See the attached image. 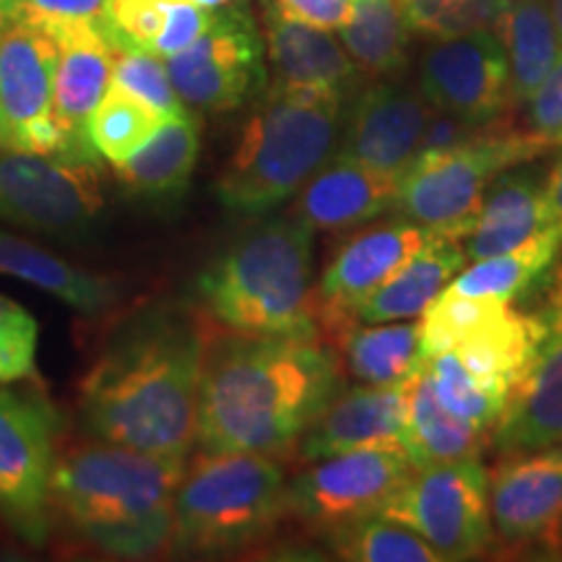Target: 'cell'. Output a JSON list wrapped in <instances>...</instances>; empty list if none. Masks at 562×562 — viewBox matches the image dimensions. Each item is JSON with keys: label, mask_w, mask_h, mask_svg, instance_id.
I'll use <instances>...</instances> for the list:
<instances>
[{"label": "cell", "mask_w": 562, "mask_h": 562, "mask_svg": "<svg viewBox=\"0 0 562 562\" xmlns=\"http://www.w3.org/2000/svg\"><path fill=\"white\" fill-rule=\"evenodd\" d=\"M560 248L562 240L558 232L547 229L544 235L533 237L521 248L503 252V256L482 258L469 269H461L448 284V290L469 294V297H495L513 302L521 297L524 292H529L552 269Z\"/></svg>", "instance_id": "32"}, {"label": "cell", "mask_w": 562, "mask_h": 562, "mask_svg": "<svg viewBox=\"0 0 562 562\" xmlns=\"http://www.w3.org/2000/svg\"><path fill=\"white\" fill-rule=\"evenodd\" d=\"M104 34H108L112 55V87L136 97L159 117L182 115V112L191 110L186 108V102L175 91L170 70H167V63L159 55L133 45L131 40L112 30V24L104 26Z\"/></svg>", "instance_id": "34"}, {"label": "cell", "mask_w": 562, "mask_h": 562, "mask_svg": "<svg viewBox=\"0 0 562 562\" xmlns=\"http://www.w3.org/2000/svg\"><path fill=\"white\" fill-rule=\"evenodd\" d=\"M55 456L47 406L0 385V513L30 544L47 539Z\"/></svg>", "instance_id": "13"}, {"label": "cell", "mask_w": 562, "mask_h": 562, "mask_svg": "<svg viewBox=\"0 0 562 562\" xmlns=\"http://www.w3.org/2000/svg\"><path fill=\"white\" fill-rule=\"evenodd\" d=\"M40 328L19 302L0 294V385L30 378L37 364Z\"/></svg>", "instance_id": "39"}, {"label": "cell", "mask_w": 562, "mask_h": 562, "mask_svg": "<svg viewBox=\"0 0 562 562\" xmlns=\"http://www.w3.org/2000/svg\"><path fill=\"white\" fill-rule=\"evenodd\" d=\"M544 313L547 315H558V318H562V269H558V273L552 277L550 292H547Z\"/></svg>", "instance_id": "43"}, {"label": "cell", "mask_w": 562, "mask_h": 562, "mask_svg": "<svg viewBox=\"0 0 562 562\" xmlns=\"http://www.w3.org/2000/svg\"><path fill=\"white\" fill-rule=\"evenodd\" d=\"M186 459L154 456L100 438L55 456L50 508L76 537L112 558L138 560L165 550L175 490Z\"/></svg>", "instance_id": "3"}, {"label": "cell", "mask_w": 562, "mask_h": 562, "mask_svg": "<svg viewBox=\"0 0 562 562\" xmlns=\"http://www.w3.org/2000/svg\"><path fill=\"white\" fill-rule=\"evenodd\" d=\"M381 516L425 539L442 562L482 558L495 544L490 474L480 459L414 467Z\"/></svg>", "instance_id": "8"}, {"label": "cell", "mask_w": 562, "mask_h": 562, "mask_svg": "<svg viewBox=\"0 0 562 562\" xmlns=\"http://www.w3.org/2000/svg\"><path fill=\"white\" fill-rule=\"evenodd\" d=\"M430 115L422 91L393 81L370 83L349 100L334 154L402 180L417 159Z\"/></svg>", "instance_id": "17"}, {"label": "cell", "mask_w": 562, "mask_h": 562, "mask_svg": "<svg viewBox=\"0 0 562 562\" xmlns=\"http://www.w3.org/2000/svg\"><path fill=\"white\" fill-rule=\"evenodd\" d=\"M203 315L154 307L108 344L79 391L91 438L186 459L195 446Z\"/></svg>", "instance_id": "2"}, {"label": "cell", "mask_w": 562, "mask_h": 562, "mask_svg": "<svg viewBox=\"0 0 562 562\" xmlns=\"http://www.w3.org/2000/svg\"><path fill=\"white\" fill-rule=\"evenodd\" d=\"M175 91L195 112H229L269 87L261 26L245 3L224 5L191 47L167 58Z\"/></svg>", "instance_id": "10"}, {"label": "cell", "mask_w": 562, "mask_h": 562, "mask_svg": "<svg viewBox=\"0 0 562 562\" xmlns=\"http://www.w3.org/2000/svg\"><path fill=\"white\" fill-rule=\"evenodd\" d=\"M495 34L508 55L516 104H529L562 55L550 3L547 0H508L497 19Z\"/></svg>", "instance_id": "28"}, {"label": "cell", "mask_w": 562, "mask_h": 562, "mask_svg": "<svg viewBox=\"0 0 562 562\" xmlns=\"http://www.w3.org/2000/svg\"><path fill=\"white\" fill-rule=\"evenodd\" d=\"M533 136L542 138L550 149L562 144V55L554 63L542 87L529 100V123Z\"/></svg>", "instance_id": "40"}, {"label": "cell", "mask_w": 562, "mask_h": 562, "mask_svg": "<svg viewBox=\"0 0 562 562\" xmlns=\"http://www.w3.org/2000/svg\"><path fill=\"white\" fill-rule=\"evenodd\" d=\"M102 206L100 161L0 149V220L45 235H83Z\"/></svg>", "instance_id": "11"}, {"label": "cell", "mask_w": 562, "mask_h": 562, "mask_svg": "<svg viewBox=\"0 0 562 562\" xmlns=\"http://www.w3.org/2000/svg\"><path fill=\"white\" fill-rule=\"evenodd\" d=\"M201 305L240 334H321L315 321L313 229L294 216L261 222L199 277Z\"/></svg>", "instance_id": "4"}, {"label": "cell", "mask_w": 562, "mask_h": 562, "mask_svg": "<svg viewBox=\"0 0 562 562\" xmlns=\"http://www.w3.org/2000/svg\"><path fill=\"white\" fill-rule=\"evenodd\" d=\"M328 542L336 558L351 562H442L425 539L381 513L341 526Z\"/></svg>", "instance_id": "33"}, {"label": "cell", "mask_w": 562, "mask_h": 562, "mask_svg": "<svg viewBox=\"0 0 562 562\" xmlns=\"http://www.w3.org/2000/svg\"><path fill=\"white\" fill-rule=\"evenodd\" d=\"M347 102L266 87L245 121L214 193L237 216H263L294 199L334 157Z\"/></svg>", "instance_id": "5"}, {"label": "cell", "mask_w": 562, "mask_h": 562, "mask_svg": "<svg viewBox=\"0 0 562 562\" xmlns=\"http://www.w3.org/2000/svg\"><path fill=\"white\" fill-rule=\"evenodd\" d=\"M58 45L53 81V117L58 128V151L70 159L97 157L89 138L91 112L112 87V55L104 26H66L47 32Z\"/></svg>", "instance_id": "19"}, {"label": "cell", "mask_w": 562, "mask_h": 562, "mask_svg": "<svg viewBox=\"0 0 562 562\" xmlns=\"http://www.w3.org/2000/svg\"><path fill=\"white\" fill-rule=\"evenodd\" d=\"M406 451L357 448L311 461L286 480V518L311 533H334L341 526L375 516L412 474Z\"/></svg>", "instance_id": "9"}, {"label": "cell", "mask_w": 562, "mask_h": 562, "mask_svg": "<svg viewBox=\"0 0 562 562\" xmlns=\"http://www.w3.org/2000/svg\"><path fill=\"white\" fill-rule=\"evenodd\" d=\"M495 539L508 550H562V446L505 453L490 476Z\"/></svg>", "instance_id": "16"}, {"label": "cell", "mask_w": 562, "mask_h": 562, "mask_svg": "<svg viewBox=\"0 0 562 562\" xmlns=\"http://www.w3.org/2000/svg\"><path fill=\"white\" fill-rule=\"evenodd\" d=\"M398 178L334 157L294 195L292 214L313 232H347L393 211Z\"/></svg>", "instance_id": "22"}, {"label": "cell", "mask_w": 562, "mask_h": 562, "mask_svg": "<svg viewBox=\"0 0 562 562\" xmlns=\"http://www.w3.org/2000/svg\"><path fill=\"white\" fill-rule=\"evenodd\" d=\"M425 372L430 375L435 396L456 417L474 422L484 430H495L508 396L482 383L472 370L459 360L456 351H438L425 357Z\"/></svg>", "instance_id": "35"}, {"label": "cell", "mask_w": 562, "mask_h": 562, "mask_svg": "<svg viewBox=\"0 0 562 562\" xmlns=\"http://www.w3.org/2000/svg\"><path fill=\"white\" fill-rule=\"evenodd\" d=\"M414 378V375H412ZM409 378V381H412ZM402 385H355L344 389L313 422L294 448L302 463L357 448L406 451V393Z\"/></svg>", "instance_id": "20"}, {"label": "cell", "mask_w": 562, "mask_h": 562, "mask_svg": "<svg viewBox=\"0 0 562 562\" xmlns=\"http://www.w3.org/2000/svg\"><path fill=\"white\" fill-rule=\"evenodd\" d=\"M195 5H203V9H211V11H220L224 5H232V3H240V0H191Z\"/></svg>", "instance_id": "44"}, {"label": "cell", "mask_w": 562, "mask_h": 562, "mask_svg": "<svg viewBox=\"0 0 562 562\" xmlns=\"http://www.w3.org/2000/svg\"><path fill=\"white\" fill-rule=\"evenodd\" d=\"M214 13L191 0H112L110 24L133 45L167 60L191 47Z\"/></svg>", "instance_id": "31"}, {"label": "cell", "mask_w": 562, "mask_h": 562, "mask_svg": "<svg viewBox=\"0 0 562 562\" xmlns=\"http://www.w3.org/2000/svg\"><path fill=\"white\" fill-rule=\"evenodd\" d=\"M341 391V360L321 334H240L203 318L201 451L284 459Z\"/></svg>", "instance_id": "1"}, {"label": "cell", "mask_w": 562, "mask_h": 562, "mask_svg": "<svg viewBox=\"0 0 562 562\" xmlns=\"http://www.w3.org/2000/svg\"><path fill=\"white\" fill-rule=\"evenodd\" d=\"M0 3H3V0H0ZM3 21H5V19H3V13H0V24H3Z\"/></svg>", "instance_id": "46"}, {"label": "cell", "mask_w": 562, "mask_h": 562, "mask_svg": "<svg viewBox=\"0 0 562 562\" xmlns=\"http://www.w3.org/2000/svg\"><path fill=\"white\" fill-rule=\"evenodd\" d=\"M544 151L550 146L529 128L513 125L510 117L490 123L451 149L417 154L398 180L393 211L402 220L463 240L492 182Z\"/></svg>", "instance_id": "7"}, {"label": "cell", "mask_w": 562, "mask_h": 562, "mask_svg": "<svg viewBox=\"0 0 562 562\" xmlns=\"http://www.w3.org/2000/svg\"><path fill=\"white\" fill-rule=\"evenodd\" d=\"M419 91L432 110L482 125L513 117L508 55L495 32L432 40L419 60Z\"/></svg>", "instance_id": "12"}, {"label": "cell", "mask_w": 562, "mask_h": 562, "mask_svg": "<svg viewBox=\"0 0 562 562\" xmlns=\"http://www.w3.org/2000/svg\"><path fill=\"white\" fill-rule=\"evenodd\" d=\"M550 11H552L554 26H558V34H560V42H562V0H550Z\"/></svg>", "instance_id": "45"}, {"label": "cell", "mask_w": 562, "mask_h": 562, "mask_svg": "<svg viewBox=\"0 0 562 562\" xmlns=\"http://www.w3.org/2000/svg\"><path fill=\"white\" fill-rule=\"evenodd\" d=\"M58 45L26 21L0 24V149L58 151L53 81Z\"/></svg>", "instance_id": "14"}, {"label": "cell", "mask_w": 562, "mask_h": 562, "mask_svg": "<svg viewBox=\"0 0 562 562\" xmlns=\"http://www.w3.org/2000/svg\"><path fill=\"white\" fill-rule=\"evenodd\" d=\"M412 34L402 0H355L339 40L364 76L383 79L406 68Z\"/></svg>", "instance_id": "30"}, {"label": "cell", "mask_w": 562, "mask_h": 562, "mask_svg": "<svg viewBox=\"0 0 562 562\" xmlns=\"http://www.w3.org/2000/svg\"><path fill=\"white\" fill-rule=\"evenodd\" d=\"M508 0H402L412 32L430 40L495 32Z\"/></svg>", "instance_id": "37"}, {"label": "cell", "mask_w": 562, "mask_h": 562, "mask_svg": "<svg viewBox=\"0 0 562 562\" xmlns=\"http://www.w3.org/2000/svg\"><path fill=\"white\" fill-rule=\"evenodd\" d=\"M0 277H16L40 286L74 311L94 315L115 305L117 290L110 279L76 269L40 245L0 232Z\"/></svg>", "instance_id": "29"}, {"label": "cell", "mask_w": 562, "mask_h": 562, "mask_svg": "<svg viewBox=\"0 0 562 562\" xmlns=\"http://www.w3.org/2000/svg\"><path fill=\"white\" fill-rule=\"evenodd\" d=\"M286 518L281 459L250 451H201L182 469L172 501L170 550L237 552L269 539Z\"/></svg>", "instance_id": "6"}, {"label": "cell", "mask_w": 562, "mask_h": 562, "mask_svg": "<svg viewBox=\"0 0 562 562\" xmlns=\"http://www.w3.org/2000/svg\"><path fill=\"white\" fill-rule=\"evenodd\" d=\"M341 368L360 385H402L425 364L422 318L351 323L331 339Z\"/></svg>", "instance_id": "25"}, {"label": "cell", "mask_w": 562, "mask_h": 562, "mask_svg": "<svg viewBox=\"0 0 562 562\" xmlns=\"http://www.w3.org/2000/svg\"><path fill=\"white\" fill-rule=\"evenodd\" d=\"M261 34L271 89L349 102L362 87L364 74L331 30L307 24L273 0H263Z\"/></svg>", "instance_id": "18"}, {"label": "cell", "mask_w": 562, "mask_h": 562, "mask_svg": "<svg viewBox=\"0 0 562 562\" xmlns=\"http://www.w3.org/2000/svg\"><path fill=\"white\" fill-rule=\"evenodd\" d=\"M161 117L136 97L125 94L123 89L110 87L97 110L91 112L89 138L100 157L117 167L149 138Z\"/></svg>", "instance_id": "36"}, {"label": "cell", "mask_w": 562, "mask_h": 562, "mask_svg": "<svg viewBox=\"0 0 562 562\" xmlns=\"http://www.w3.org/2000/svg\"><path fill=\"white\" fill-rule=\"evenodd\" d=\"M544 195L552 229L558 232L562 240V144H558V157H554L552 167L544 175Z\"/></svg>", "instance_id": "42"}, {"label": "cell", "mask_w": 562, "mask_h": 562, "mask_svg": "<svg viewBox=\"0 0 562 562\" xmlns=\"http://www.w3.org/2000/svg\"><path fill=\"white\" fill-rule=\"evenodd\" d=\"M469 263L463 240L456 235H435L412 261L402 266L378 292L357 307L355 323H389L422 318L438 294Z\"/></svg>", "instance_id": "24"}, {"label": "cell", "mask_w": 562, "mask_h": 562, "mask_svg": "<svg viewBox=\"0 0 562 562\" xmlns=\"http://www.w3.org/2000/svg\"><path fill=\"white\" fill-rule=\"evenodd\" d=\"M547 334L524 375L513 385L495 425L503 453L562 446V318L542 313Z\"/></svg>", "instance_id": "21"}, {"label": "cell", "mask_w": 562, "mask_h": 562, "mask_svg": "<svg viewBox=\"0 0 562 562\" xmlns=\"http://www.w3.org/2000/svg\"><path fill=\"white\" fill-rule=\"evenodd\" d=\"M490 432L446 409L422 364L406 393V453L414 467L480 459Z\"/></svg>", "instance_id": "27"}, {"label": "cell", "mask_w": 562, "mask_h": 562, "mask_svg": "<svg viewBox=\"0 0 562 562\" xmlns=\"http://www.w3.org/2000/svg\"><path fill=\"white\" fill-rule=\"evenodd\" d=\"M201 154V121L193 110L161 117L149 138L115 167L131 191L140 195H178L188 188Z\"/></svg>", "instance_id": "26"}, {"label": "cell", "mask_w": 562, "mask_h": 562, "mask_svg": "<svg viewBox=\"0 0 562 562\" xmlns=\"http://www.w3.org/2000/svg\"><path fill=\"white\" fill-rule=\"evenodd\" d=\"M435 235L440 232L398 220L372 224L341 243L315 284V321L323 339L331 344L336 334L351 326L357 307L409 263Z\"/></svg>", "instance_id": "15"}, {"label": "cell", "mask_w": 562, "mask_h": 562, "mask_svg": "<svg viewBox=\"0 0 562 562\" xmlns=\"http://www.w3.org/2000/svg\"><path fill=\"white\" fill-rule=\"evenodd\" d=\"M544 175L537 167H524V170L513 167L492 182L472 229L463 237L469 261L503 256L552 229Z\"/></svg>", "instance_id": "23"}, {"label": "cell", "mask_w": 562, "mask_h": 562, "mask_svg": "<svg viewBox=\"0 0 562 562\" xmlns=\"http://www.w3.org/2000/svg\"><path fill=\"white\" fill-rule=\"evenodd\" d=\"M273 3L292 16L307 21V24L339 32L351 16L355 0H273Z\"/></svg>", "instance_id": "41"}, {"label": "cell", "mask_w": 562, "mask_h": 562, "mask_svg": "<svg viewBox=\"0 0 562 562\" xmlns=\"http://www.w3.org/2000/svg\"><path fill=\"white\" fill-rule=\"evenodd\" d=\"M112 0H3L0 13L5 21H26L45 32L66 26H108Z\"/></svg>", "instance_id": "38"}]
</instances>
